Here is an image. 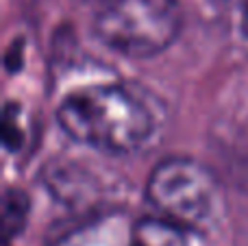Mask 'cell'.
Listing matches in <instances>:
<instances>
[{"instance_id":"obj_1","label":"cell","mask_w":248,"mask_h":246,"mask_svg":"<svg viewBox=\"0 0 248 246\" xmlns=\"http://www.w3.org/2000/svg\"><path fill=\"white\" fill-rule=\"evenodd\" d=\"M57 120L74 142L116 155L137 153L157 133V111L135 87L98 83L70 92Z\"/></svg>"},{"instance_id":"obj_2","label":"cell","mask_w":248,"mask_h":246,"mask_svg":"<svg viewBox=\"0 0 248 246\" xmlns=\"http://www.w3.org/2000/svg\"><path fill=\"white\" fill-rule=\"evenodd\" d=\"M146 196L161 218L196 233H209L224 218V192L216 174L189 157H170L155 166Z\"/></svg>"},{"instance_id":"obj_3","label":"cell","mask_w":248,"mask_h":246,"mask_svg":"<svg viewBox=\"0 0 248 246\" xmlns=\"http://www.w3.org/2000/svg\"><path fill=\"white\" fill-rule=\"evenodd\" d=\"M179 0H107L94 17V33L109 50L133 59L163 52L181 33Z\"/></svg>"},{"instance_id":"obj_4","label":"cell","mask_w":248,"mask_h":246,"mask_svg":"<svg viewBox=\"0 0 248 246\" xmlns=\"http://www.w3.org/2000/svg\"><path fill=\"white\" fill-rule=\"evenodd\" d=\"M192 235L166 218H144L133 229L131 246H192Z\"/></svg>"},{"instance_id":"obj_5","label":"cell","mask_w":248,"mask_h":246,"mask_svg":"<svg viewBox=\"0 0 248 246\" xmlns=\"http://www.w3.org/2000/svg\"><path fill=\"white\" fill-rule=\"evenodd\" d=\"M2 207H4V227H7L9 235L17 233L26 220V214H29V199H26V194L22 190H7Z\"/></svg>"},{"instance_id":"obj_6","label":"cell","mask_w":248,"mask_h":246,"mask_svg":"<svg viewBox=\"0 0 248 246\" xmlns=\"http://www.w3.org/2000/svg\"><path fill=\"white\" fill-rule=\"evenodd\" d=\"M244 31L248 35V0H244Z\"/></svg>"}]
</instances>
